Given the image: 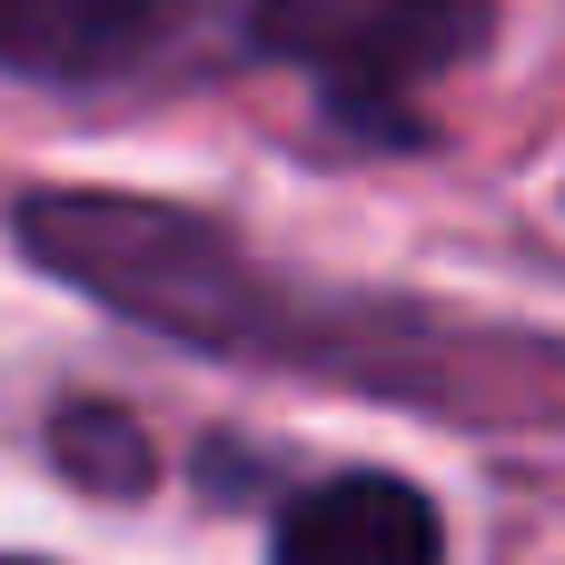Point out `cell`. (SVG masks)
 Instances as JSON below:
<instances>
[{"instance_id":"obj_3","label":"cell","mask_w":565,"mask_h":565,"mask_svg":"<svg viewBox=\"0 0 565 565\" xmlns=\"http://www.w3.org/2000/svg\"><path fill=\"white\" fill-rule=\"evenodd\" d=\"M278 565H437L447 556V526L437 507L387 477V467H348V477H318L278 507Z\"/></svg>"},{"instance_id":"obj_2","label":"cell","mask_w":565,"mask_h":565,"mask_svg":"<svg viewBox=\"0 0 565 565\" xmlns=\"http://www.w3.org/2000/svg\"><path fill=\"white\" fill-rule=\"evenodd\" d=\"M258 40L308 60L338 99H407L497 40V0H268Z\"/></svg>"},{"instance_id":"obj_5","label":"cell","mask_w":565,"mask_h":565,"mask_svg":"<svg viewBox=\"0 0 565 565\" xmlns=\"http://www.w3.org/2000/svg\"><path fill=\"white\" fill-rule=\"evenodd\" d=\"M50 457H60L70 487H99V497H139V487L159 477L149 437H139L109 397H70V407L50 417Z\"/></svg>"},{"instance_id":"obj_1","label":"cell","mask_w":565,"mask_h":565,"mask_svg":"<svg viewBox=\"0 0 565 565\" xmlns=\"http://www.w3.org/2000/svg\"><path fill=\"white\" fill-rule=\"evenodd\" d=\"M10 228L30 248V268H50L60 288L99 298L109 318H129L149 338H179V348H209V358H238V348L268 338L258 268L199 209L129 199V189H40V199H20Z\"/></svg>"},{"instance_id":"obj_4","label":"cell","mask_w":565,"mask_h":565,"mask_svg":"<svg viewBox=\"0 0 565 565\" xmlns=\"http://www.w3.org/2000/svg\"><path fill=\"white\" fill-rule=\"evenodd\" d=\"M169 0H0V70L20 79H109L159 40Z\"/></svg>"},{"instance_id":"obj_6","label":"cell","mask_w":565,"mask_h":565,"mask_svg":"<svg viewBox=\"0 0 565 565\" xmlns=\"http://www.w3.org/2000/svg\"><path fill=\"white\" fill-rule=\"evenodd\" d=\"M0 565H40V556H0Z\"/></svg>"}]
</instances>
